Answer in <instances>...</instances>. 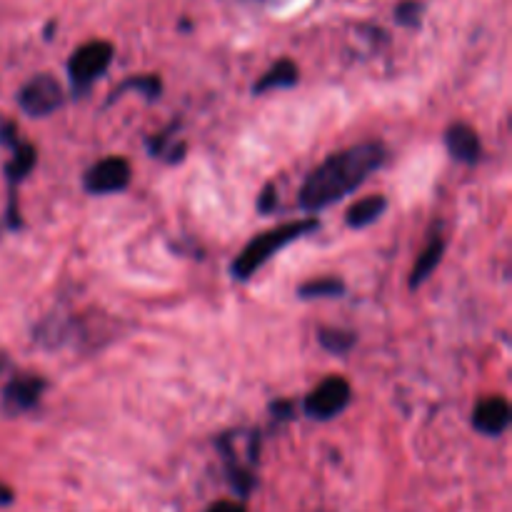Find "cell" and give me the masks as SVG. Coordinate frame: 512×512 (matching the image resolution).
I'll use <instances>...</instances> for the list:
<instances>
[{"instance_id": "obj_9", "label": "cell", "mask_w": 512, "mask_h": 512, "mask_svg": "<svg viewBox=\"0 0 512 512\" xmlns=\"http://www.w3.org/2000/svg\"><path fill=\"white\" fill-rule=\"evenodd\" d=\"M445 145H448L450 155H453L455 160H460V163H478L480 153H483L478 133L465 123L450 125L448 133H445Z\"/></svg>"}, {"instance_id": "obj_20", "label": "cell", "mask_w": 512, "mask_h": 512, "mask_svg": "<svg viewBox=\"0 0 512 512\" xmlns=\"http://www.w3.org/2000/svg\"><path fill=\"white\" fill-rule=\"evenodd\" d=\"M208 512H245L243 505L233 503V500H220V503L210 505Z\"/></svg>"}, {"instance_id": "obj_7", "label": "cell", "mask_w": 512, "mask_h": 512, "mask_svg": "<svg viewBox=\"0 0 512 512\" xmlns=\"http://www.w3.org/2000/svg\"><path fill=\"white\" fill-rule=\"evenodd\" d=\"M45 390V380L38 378V375H20V378H13L8 385H5L3 393V405L8 413L18 415L25 413V410H33L35 405L40 403Z\"/></svg>"}, {"instance_id": "obj_8", "label": "cell", "mask_w": 512, "mask_h": 512, "mask_svg": "<svg viewBox=\"0 0 512 512\" xmlns=\"http://www.w3.org/2000/svg\"><path fill=\"white\" fill-rule=\"evenodd\" d=\"M510 403L500 395H490V398L480 400L478 408L473 413V425L478 433L483 435H503L510 428Z\"/></svg>"}, {"instance_id": "obj_17", "label": "cell", "mask_w": 512, "mask_h": 512, "mask_svg": "<svg viewBox=\"0 0 512 512\" xmlns=\"http://www.w3.org/2000/svg\"><path fill=\"white\" fill-rule=\"evenodd\" d=\"M420 13H423V5L415 3V0H408V3H403L398 8V20L403 25H418Z\"/></svg>"}, {"instance_id": "obj_16", "label": "cell", "mask_w": 512, "mask_h": 512, "mask_svg": "<svg viewBox=\"0 0 512 512\" xmlns=\"http://www.w3.org/2000/svg\"><path fill=\"white\" fill-rule=\"evenodd\" d=\"M160 88H163V83H160L158 75L145 73V75H138V78L125 80V83L120 85L118 90H115L113 98H110V100H118L120 95L125 93V90H140V93H143L145 98H148V100H155V98H158V95H160Z\"/></svg>"}, {"instance_id": "obj_13", "label": "cell", "mask_w": 512, "mask_h": 512, "mask_svg": "<svg viewBox=\"0 0 512 512\" xmlns=\"http://www.w3.org/2000/svg\"><path fill=\"white\" fill-rule=\"evenodd\" d=\"M35 160H38V153L30 143H18L13 148V160L8 163L5 173H8L10 183H20L30 170L35 168Z\"/></svg>"}, {"instance_id": "obj_22", "label": "cell", "mask_w": 512, "mask_h": 512, "mask_svg": "<svg viewBox=\"0 0 512 512\" xmlns=\"http://www.w3.org/2000/svg\"><path fill=\"white\" fill-rule=\"evenodd\" d=\"M185 150H188V145H185V143H180L175 150L170 148L168 150V160H170V163H180V160H183V155H185Z\"/></svg>"}, {"instance_id": "obj_12", "label": "cell", "mask_w": 512, "mask_h": 512, "mask_svg": "<svg viewBox=\"0 0 512 512\" xmlns=\"http://www.w3.org/2000/svg\"><path fill=\"white\" fill-rule=\"evenodd\" d=\"M443 253H445V240L440 238L430 240V245L423 250V255H420L418 263H415L413 273H410V288L418 290L420 285L435 273V268H438L440 260H443Z\"/></svg>"}, {"instance_id": "obj_11", "label": "cell", "mask_w": 512, "mask_h": 512, "mask_svg": "<svg viewBox=\"0 0 512 512\" xmlns=\"http://www.w3.org/2000/svg\"><path fill=\"white\" fill-rule=\"evenodd\" d=\"M388 208V200L383 195H368L348 208V225L350 228H368L370 223L380 218Z\"/></svg>"}, {"instance_id": "obj_23", "label": "cell", "mask_w": 512, "mask_h": 512, "mask_svg": "<svg viewBox=\"0 0 512 512\" xmlns=\"http://www.w3.org/2000/svg\"><path fill=\"white\" fill-rule=\"evenodd\" d=\"M10 500H13V493L5 485H0V505H8Z\"/></svg>"}, {"instance_id": "obj_10", "label": "cell", "mask_w": 512, "mask_h": 512, "mask_svg": "<svg viewBox=\"0 0 512 512\" xmlns=\"http://www.w3.org/2000/svg\"><path fill=\"white\" fill-rule=\"evenodd\" d=\"M295 83H298V65H295L293 60L283 58V60H278V63H275L273 68H270L268 73L258 80V83L253 85V93L263 95V93H268V90L293 88Z\"/></svg>"}, {"instance_id": "obj_18", "label": "cell", "mask_w": 512, "mask_h": 512, "mask_svg": "<svg viewBox=\"0 0 512 512\" xmlns=\"http://www.w3.org/2000/svg\"><path fill=\"white\" fill-rule=\"evenodd\" d=\"M15 133H18V125L10 123V120H5V123L0 125V143L8 145V148H15V145L20 143L18 135Z\"/></svg>"}, {"instance_id": "obj_19", "label": "cell", "mask_w": 512, "mask_h": 512, "mask_svg": "<svg viewBox=\"0 0 512 512\" xmlns=\"http://www.w3.org/2000/svg\"><path fill=\"white\" fill-rule=\"evenodd\" d=\"M275 208V185H265L263 195H260V203H258V210L260 213H270V210Z\"/></svg>"}, {"instance_id": "obj_4", "label": "cell", "mask_w": 512, "mask_h": 512, "mask_svg": "<svg viewBox=\"0 0 512 512\" xmlns=\"http://www.w3.org/2000/svg\"><path fill=\"white\" fill-rule=\"evenodd\" d=\"M350 400H353V390H350L348 380L340 378V375H330L308 395L305 413L315 420H330L343 413Z\"/></svg>"}, {"instance_id": "obj_15", "label": "cell", "mask_w": 512, "mask_h": 512, "mask_svg": "<svg viewBox=\"0 0 512 512\" xmlns=\"http://www.w3.org/2000/svg\"><path fill=\"white\" fill-rule=\"evenodd\" d=\"M318 338H320V345L333 355H345L355 345V333H350V330L323 328Z\"/></svg>"}, {"instance_id": "obj_6", "label": "cell", "mask_w": 512, "mask_h": 512, "mask_svg": "<svg viewBox=\"0 0 512 512\" xmlns=\"http://www.w3.org/2000/svg\"><path fill=\"white\" fill-rule=\"evenodd\" d=\"M130 163L125 158H105L85 173L83 185L90 195H108L130 185Z\"/></svg>"}, {"instance_id": "obj_14", "label": "cell", "mask_w": 512, "mask_h": 512, "mask_svg": "<svg viewBox=\"0 0 512 512\" xmlns=\"http://www.w3.org/2000/svg\"><path fill=\"white\" fill-rule=\"evenodd\" d=\"M345 293V283L340 278H318L303 283L298 288V295L303 300H315V298H340Z\"/></svg>"}, {"instance_id": "obj_5", "label": "cell", "mask_w": 512, "mask_h": 512, "mask_svg": "<svg viewBox=\"0 0 512 512\" xmlns=\"http://www.w3.org/2000/svg\"><path fill=\"white\" fill-rule=\"evenodd\" d=\"M63 100V88H60V83L50 73H40L30 78L18 95L20 108L28 115H33V118H45V115L55 113L63 105Z\"/></svg>"}, {"instance_id": "obj_3", "label": "cell", "mask_w": 512, "mask_h": 512, "mask_svg": "<svg viewBox=\"0 0 512 512\" xmlns=\"http://www.w3.org/2000/svg\"><path fill=\"white\" fill-rule=\"evenodd\" d=\"M110 60H113V45L108 40H90L80 45L68 60V75L75 93H85L108 70Z\"/></svg>"}, {"instance_id": "obj_21", "label": "cell", "mask_w": 512, "mask_h": 512, "mask_svg": "<svg viewBox=\"0 0 512 512\" xmlns=\"http://www.w3.org/2000/svg\"><path fill=\"white\" fill-rule=\"evenodd\" d=\"M270 410H273L275 418H290V415H293V403H288V400H283V403H273L270 405Z\"/></svg>"}, {"instance_id": "obj_2", "label": "cell", "mask_w": 512, "mask_h": 512, "mask_svg": "<svg viewBox=\"0 0 512 512\" xmlns=\"http://www.w3.org/2000/svg\"><path fill=\"white\" fill-rule=\"evenodd\" d=\"M318 220L315 218H305V220H295V223H285L278 225L273 230H265L260 233L258 238L250 240L248 245L243 248V253L235 258V263L230 265V273L235 275L238 280H248L253 278V273H258L270 258H273L278 250H283L285 245H290L293 240H300L303 235L313 233L318 230Z\"/></svg>"}, {"instance_id": "obj_1", "label": "cell", "mask_w": 512, "mask_h": 512, "mask_svg": "<svg viewBox=\"0 0 512 512\" xmlns=\"http://www.w3.org/2000/svg\"><path fill=\"white\" fill-rule=\"evenodd\" d=\"M385 148L380 143H360L330 155L305 178L300 188V205L308 213L340 203L345 195L358 190L383 165Z\"/></svg>"}]
</instances>
